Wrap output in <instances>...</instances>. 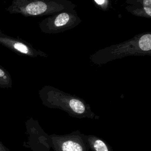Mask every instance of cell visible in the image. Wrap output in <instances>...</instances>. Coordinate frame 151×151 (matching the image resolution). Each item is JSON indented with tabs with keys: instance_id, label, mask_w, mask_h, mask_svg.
<instances>
[{
	"instance_id": "obj_1",
	"label": "cell",
	"mask_w": 151,
	"mask_h": 151,
	"mask_svg": "<svg viewBox=\"0 0 151 151\" xmlns=\"http://www.w3.org/2000/svg\"><path fill=\"white\" fill-rule=\"evenodd\" d=\"M38 96L44 106L64 111L72 117L99 119L83 99L66 93L54 86H43L38 91Z\"/></svg>"
},
{
	"instance_id": "obj_2",
	"label": "cell",
	"mask_w": 151,
	"mask_h": 151,
	"mask_svg": "<svg viewBox=\"0 0 151 151\" xmlns=\"http://www.w3.org/2000/svg\"><path fill=\"white\" fill-rule=\"evenodd\" d=\"M151 55V32L135 35L122 42L99 50L89 59L96 65H103L117 59L129 56Z\"/></svg>"
},
{
	"instance_id": "obj_3",
	"label": "cell",
	"mask_w": 151,
	"mask_h": 151,
	"mask_svg": "<svg viewBox=\"0 0 151 151\" xmlns=\"http://www.w3.org/2000/svg\"><path fill=\"white\" fill-rule=\"evenodd\" d=\"M82 22L76 9L64 10L48 15L39 23L41 31L45 34H58L71 29Z\"/></svg>"
},
{
	"instance_id": "obj_4",
	"label": "cell",
	"mask_w": 151,
	"mask_h": 151,
	"mask_svg": "<svg viewBox=\"0 0 151 151\" xmlns=\"http://www.w3.org/2000/svg\"><path fill=\"white\" fill-rule=\"evenodd\" d=\"M47 142L54 151H89L86 134L75 130L65 134H48Z\"/></svg>"
},
{
	"instance_id": "obj_5",
	"label": "cell",
	"mask_w": 151,
	"mask_h": 151,
	"mask_svg": "<svg viewBox=\"0 0 151 151\" xmlns=\"http://www.w3.org/2000/svg\"><path fill=\"white\" fill-rule=\"evenodd\" d=\"M28 133V146L32 151H51L47 142V133L38 120L30 118L26 123Z\"/></svg>"
},
{
	"instance_id": "obj_6",
	"label": "cell",
	"mask_w": 151,
	"mask_h": 151,
	"mask_svg": "<svg viewBox=\"0 0 151 151\" xmlns=\"http://www.w3.org/2000/svg\"><path fill=\"white\" fill-rule=\"evenodd\" d=\"M125 9L135 17L151 18V0H125Z\"/></svg>"
},
{
	"instance_id": "obj_7",
	"label": "cell",
	"mask_w": 151,
	"mask_h": 151,
	"mask_svg": "<svg viewBox=\"0 0 151 151\" xmlns=\"http://www.w3.org/2000/svg\"><path fill=\"white\" fill-rule=\"evenodd\" d=\"M89 149L92 151H113L110 145L104 140L96 135H86Z\"/></svg>"
},
{
	"instance_id": "obj_8",
	"label": "cell",
	"mask_w": 151,
	"mask_h": 151,
	"mask_svg": "<svg viewBox=\"0 0 151 151\" xmlns=\"http://www.w3.org/2000/svg\"><path fill=\"white\" fill-rule=\"evenodd\" d=\"M94 4L103 11H108L110 7V0H93Z\"/></svg>"
},
{
	"instance_id": "obj_9",
	"label": "cell",
	"mask_w": 151,
	"mask_h": 151,
	"mask_svg": "<svg viewBox=\"0 0 151 151\" xmlns=\"http://www.w3.org/2000/svg\"><path fill=\"white\" fill-rule=\"evenodd\" d=\"M0 151H9L7 148H6L0 142Z\"/></svg>"
},
{
	"instance_id": "obj_10",
	"label": "cell",
	"mask_w": 151,
	"mask_h": 151,
	"mask_svg": "<svg viewBox=\"0 0 151 151\" xmlns=\"http://www.w3.org/2000/svg\"><path fill=\"white\" fill-rule=\"evenodd\" d=\"M4 76H5V74L4 71L0 69V77H2Z\"/></svg>"
}]
</instances>
